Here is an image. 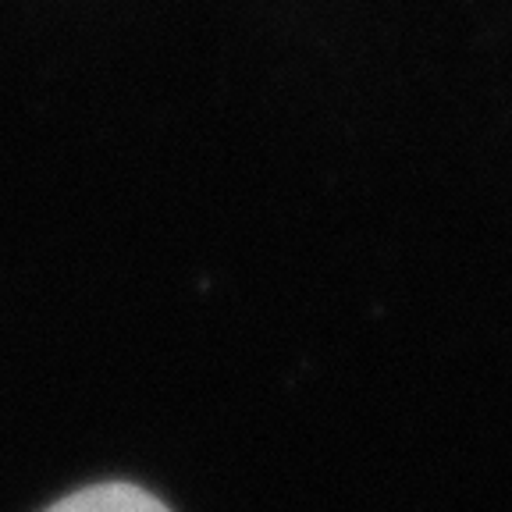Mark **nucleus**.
<instances>
[{
  "label": "nucleus",
  "mask_w": 512,
  "mask_h": 512,
  "mask_svg": "<svg viewBox=\"0 0 512 512\" xmlns=\"http://www.w3.org/2000/svg\"><path fill=\"white\" fill-rule=\"evenodd\" d=\"M47 512H168V505L136 484H96L61 498Z\"/></svg>",
  "instance_id": "obj_1"
}]
</instances>
